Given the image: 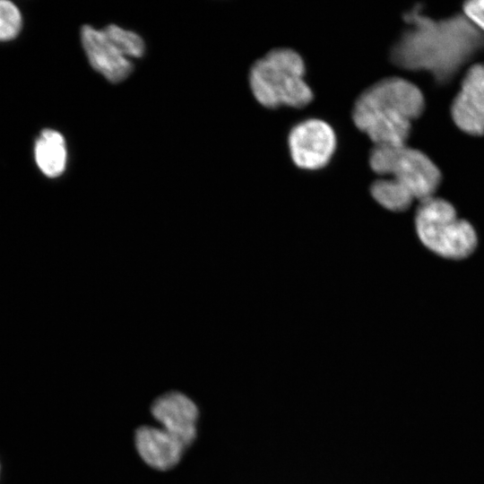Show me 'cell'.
Here are the masks:
<instances>
[{
  "label": "cell",
  "mask_w": 484,
  "mask_h": 484,
  "mask_svg": "<svg viewBox=\"0 0 484 484\" xmlns=\"http://www.w3.org/2000/svg\"><path fill=\"white\" fill-rule=\"evenodd\" d=\"M415 227L422 244L445 258H465L477 246V235L471 223L459 218L454 207L439 197L419 202Z\"/></svg>",
  "instance_id": "277c9868"
},
{
  "label": "cell",
  "mask_w": 484,
  "mask_h": 484,
  "mask_svg": "<svg viewBox=\"0 0 484 484\" xmlns=\"http://www.w3.org/2000/svg\"><path fill=\"white\" fill-rule=\"evenodd\" d=\"M160 427L180 439L188 448L197 436L199 410L186 394L170 391L158 396L150 407Z\"/></svg>",
  "instance_id": "52a82bcc"
},
{
  "label": "cell",
  "mask_w": 484,
  "mask_h": 484,
  "mask_svg": "<svg viewBox=\"0 0 484 484\" xmlns=\"http://www.w3.org/2000/svg\"><path fill=\"white\" fill-rule=\"evenodd\" d=\"M81 39L91 65L108 81L117 83L130 75L133 63L104 29L96 30L84 25L81 30Z\"/></svg>",
  "instance_id": "9c48e42d"
},
{
  "label": "cell",
  "mask_w": 484,
  "mask_h": 484,
  "mask_svg": "<svg viewBox=\"0 0 484 484\" xmlns=\"http://www.w3.org/2000/svg\"><path fill=\"white\" fill-rule=\"evenodd\" d=\"M451 116L467 134L484 135V63L471 65L465 73L452 102Z\"/></svg>",
  "instance_id": "ba28073f"
},
{
  "label": "cell",
  "mask_w": 484,
  "mask_h": 484,
  "mask_svg": "<svg viewBox=\"0 0 484 484\" xmlns=\"http://www.w3.org/2000/svg\"><path fill=\"white\" fill-rule=\"evenodd\" d=\"M22 24L18 8L10 1L0 0V40L14 38Z\"/></svg>",
  "instance_id": "5bb4252c"
},
{
  "label": "cell",
  "mask_w": 484,
  "mask_h": 484,
  "mask_svg": "<svg viewBox=\"0 0 484 484\" xmlns=\"http://www.w3.org/2000/svg\"><path fill=\"white\" fill-rule=\"evenodd\" d=\"M462 10L464 16L480 31H484V0L467 1Z\"/></svg>",
  "instance_id": "9a60e30c"
},
{
  "label": "cell",
  "mask_w": 484,
  "mask_h": 484,
  "mask_svg": "<svg viewBox=\"0 0 484 484\" xmlns=\"http://www.w3.org/2000/svg\"><path fill=\"white\" fill-rule=\"evenodd\" d=\"M374 199L383 207L393 211L407 210L415 200L408 189L392 177H380L370 186Z\"/></svg>",
  "instance_id": "7c38bea8"
},
{
  "label": "cell",
  "mask_w": 484,
  "mask_h": 484,
  "mask_svg": "<svg viewBox=\"0 0 484 484\" xmlns=\"http://www.w3.org/2000/svg\"><path fill=\"white\" fill-rule=\"evenodd\" d=\"M369 165L380 176L398 181L419 202L434 196L441 182L436 165L419 150L404 145H374Z\"/></svg>",
  "instance_id": "5b68a950"
},
{
  "label": "cell",
  "mask_w": 484,
  "mask_h": 484,
  "mask_svg": "<svg viewBox=\"0 0 484 484\" xmlns=\"http://www.w3.org/2000/svg\"><path fill=\"white\" fill-rule=\"evenodd\" d=\"M104 30L117 41L128 58H138L143 56L145 51L144 42L135 32L125 30L115 24H109Z\"/></svg>",
  "instance_id": "4fadbf2b"
},
{
  "label": "cell",
  "mask_w": 484,
  "mask_h": 484,
  "mask_svg": "<svg viewBox=\"0 0 484 484\" xmlns=\"http://www.w3.org/2000/svg\"><path fill=\"white\" fill-rule=\"evenodd\" d=\"M421 9L418 4L403 14L410 27L393 45L390 57L397 66L426 70L445 84L484 48V34L464 14L436 21Z\"/></svg>",
  "instance_id": "6da1fadb"
},
{
  "label": "cell",
  "mask_w": 484,
  "mask_h": 484,
  "mask_svg": "<svg viewBox=\"0 0 484 484\" xmlns=\"http://www.w3.org/2000/svg\"><path fill=\"white\" fill-rule=\"evenodd\" d=\"M288 144L294 163L304 169H318L331 160L336 147V134L326 121L310 117L290 130Z\"/></svg>",
  "instance_id": "8992f818"
},
{
  "label": "cell",
  "mask_w": 484,
  "mask_h": 484,
  "mask_svg": "<svg viewBox=\"0 0 484 484\" xmlns=\"http://www.w3.org/2000/svg\"><path fill=\"white\" fill-rule=\"evenodd\" d=\"M35 160L46 176L49 177L60 176L65 171L67 162L64 136L56 130L42 131L35 144Z\"/></svg>",
  "instance_id": "8fae6325"
},
{
  "label": "cell",
  "mask_w": 484,
  "mask_h": 484,
  "mask_svg": "<svg viewBox=\"0 0 484 484\" xmlns=\"http://www.w3.org/2000/svg\"><path fill=\"white\" fill-rule=\"evenodd\" d=\"M135 450L150 468L167 471L177 466L187 448L177 436L160 427L142 425L134 436Z\"/></svg>",
  "instance_id": "30bf717a"
},
{
  "label": "cell",
  "mask_w": 484,
  "mask_h": 484,
  "mask_svg": "<svg viewBox=\"0 0 484 484\" xmlns=\"http://www.w3.org/2000/svg\"><path fill=\"white\" fill-rule=\"evenodd\" d=\"M302 56L290 48H276L255 61L249 70V85L256 100L264 107L286 105L301 108L313 99L304 79Z\"/></svg>",
  "instance_id": "3957f363"
},
{
  "label": "cell",
  "mask_w": 484,
  "mask_h": 484,
  "mask_svg": "<svg viewBox=\"0 0 484 484\" xmlns=\"http://www.w3.org/2000/svg\"><path fill=\"white\" fill-rule=\"evenodd\" d=\"M424 108V96L417 85L391 76L366 88L356 99L351 116L375 145L400 146L406 144L411 122Z\"/></svg>",
  "instance_id": "7a4b0ae2"
}]
</instances>
